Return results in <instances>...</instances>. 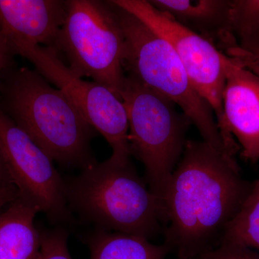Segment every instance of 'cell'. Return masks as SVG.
Here are the masks:
<instances>
[{
    "label": "cell",
    "instance_id": "cell-1",
    "mask_svg": "<svg viewBox=\"0 0 259 259\" xmlns=\"http://www.w3.org/2000/svg\"><path fill=\"white\" fill-rule=\"evenodd\" d=\"M252 185L235 156L187 141L163 197V243L178 259H198L215 248Z\"/></svg>",
    "mask_w": 259,
    "mask_h": 259
},
{
    "label": "cell",
    "instance_id": "cell-2",
    "mask_svg": "<svg viewBox=\"0 0 259 259\" xmlns=\"http://www.w3.org/2000/svg\"><path fill=\"white\" fill-rule=\"evenodd\" d=\"M0 108L61 166L81 171L97 163L91 148L95 130L37 71L13 66L3 74Z\"/></svg>",
    "mask_w": 259,
    "mask_h": 259
},
{
    "label": "cell",
    "instance_id": "cell-3",
    "mask_svg": "<svg viewBox=\"0 0 259 259\" xmlns=\"http://www.w3.org/2000/svg\"><path fill=\"white\" fill-rule=\"evenodd\" d=\"M68 206L74 218L94 229L150 240L164 228L159 199L129 158L110 156L64 179Z\"/></svg>",
    "mask_w": 259,
    "mask_h": 259
},
{
    "label": "cell",
    "instance_id": "cell-4",
    "mask_svg": "<svg viewBox=\"0 0 259 259\" xmlns=\"http://www.w3.org/2000/svg\"><path fill=\"white\" fill-rule=\"evenodd\" d=\"M111 3L125 36V71L178 105L204 142L235 156L225 144L212 107L194 88L171 46L139 19Z\"/></svg>",
    "mask_w": 259,
    "mask_h": 259
},
{
    "label": "cell",
    "instance_id": "cell-5",
    "mask_svg": "<svg viewBox=\"0 0 259 259\" xmlns=\"http://www.w3.org/2000/svg\"><path fill=\"white\" fill-rule=\"evenodd\" d=\"M129 124V144L144 164L150 190L163 206L167 186L183 153L190 119L176 104L131 74L120 93Z\"/></svg>",
    "mask_w": 259,
    "mask_h": 259
},
{
    "label": "cell",
    "instance_id": "cell-6",
    "mask_svg": "<svg viewBox=\"0 0 259 259\" xmlns=\"http://www.w3.org/2000/svg\"><path fill=\"white\" fill-rule=\"evenodd\" d=\"M66 5L54 51L64 54L75 74L92 78L120 98L126 79L125 42L113 5L110 1L69 0Z\"/></svg>",
    "mask_w": 259,
    "mask_h": 259
},
{
    "label": "cell",
    "instance_id": "cell-7",
    "mask_svg": "<svg viewBox=\"0 0 259 259\" xmlns=\"http://www.w3.org/2000/svg\"><path fill=\"white\" fill-rule=\"evenodd\" d=\"M12 49L15 55L28 59L44 79L66 95L85 120L106 139L112 156L130 158L128 119L120 97L106 87L75 74L53 49L28 44H17Z\"/></svg>",
    "mask_w": 259,
    "mask_h": 259
},
{
    "label": "cell",
    "instance_id": "cell-8",
    "mask_svg": "<svg viewBox=\"0 0 259 259\" xmlns=\"http://www.w3.org/2000/svg\"><path fill=\"white\" fill-rule=\"evenodd\" d=\"M0 151L20 198L56 226L77 223L54 161L0 108Z\"/></svg>",
    "mask_w": 259,
    "mask_h": 259
},
{
    "label": "cell",
    "instance_id": "cell-9",
    "mask_svg": "<svg viewBox=\"0 0 259 259\" xmlns=\"http://www.w3.org/2000/svg\"><path fill=\"white\" fill-rule=\"evenodd\" d=\"M166 40L177 53L191 81L212 107L223 139V95L226 85V54L207 39L155 8L146 0H112Z\"/></svg>",
    "mask_w": 259,
    "mask_h": 259
},
{
    "label": "cell",
    "instance_id": "cell-10",
    "mask_svg": "<svg viewBox=\"0 0 259 259\" xmlns=\"http://www.w3.org/2000/svg\"><path fill=\"white\" fill-rule=\"evenodd\" d=\"M226 81L223 95L224 139L233 153L252 163L259 161V76L228 55L225 59Z\"/></svg>",
    "mask_w": 259,
    "mask_h": 259
},
{
    "label": "cell",
    "instance_id": "cell-11",
    "mask_svg": "<svg viewBox=\"0 0 259 259\" xmlns=\"http://www.w3.org/2000/svg\"><path fill=\"white\" fill-rule=\"evenodd\" d=\"M66 10L59 0H0V32L11 48L28 44L54 50Z\"/></svg>",
    "mask_w": 259,
    "mask_h": 259
},
{
    "label": "cell",
    "instance_id": "cell-12",
    "mask_svg": "<svg viewBox=\"0 0 259 259\" xmlns=\"http://www.w3.org/2000/svg\"><path fill=\"white\" fill-rule=\"evenodd\" d=\"M155 8L226 49L238 44L231 28L230 0H151Z\"/></svg>",
    "mask_w": 259,
    "mask_h": 259
},
{
    "label": "cell",
    "instance_id": "cell-13",
    "mask_svg": "<svg viewBox=\"0 0 259 259\" xmlns=\"http://www.w3.org/2000/svg\"><path fill=\"white\" fill-rule=\"evenodd\" d=\"M37 213L20 197L0 212V259H37L41 248Z\"/></svg>",
    "mask_w": 259,
    "mask_h": 259
},
{
    "label": "cell",
    "instance_id": "cell-14",
    "mask_svg": "<svg viewBox=\"0 0 259 259\" xmlns=\"http://www.w3.org/2000/svg\"><path fill=\"white\" fill-rule=\"evenodd\" d=\"M90 259H165L170 252L164 243L156 245L144 237L94 229L83 235Z\"/></svg>",
    "mask_w": 259,
    "mask_h": 259
},
{
    "label": "cell",
    "instance_id": "cell-15",
    "mask_svg": "<svg viewBox=\"0 0 259 259\" xmlns=\"http://www.w3.org/2000/svg\"><path fill=\"white\" fill-rule=\"evenodd\" d=\"M222 243L259 250V177L252 185L239 211L227 227L221 239Z\"/></svg>",
    "mask_w": 259,
    "mask_h": 259
},
{
    "label": "cell",
    "instance_id": "cell-16",
    "mask_svg": "<svg viewBox=\"0 0 259 259\" xmlns=\"http://www.w3.org/2000/svg\"><path fill=\"white\" fill-rule=\"evenodd\" d=\"M231 28L236 40L259 32V0H233L230 13Z\"/></svg>",
    "mask_w": 259,
    "mask_h": 259
},
{
    "label": "cell",
    "instance_id": "cell-17",
    "mask_svg": "<svg viewBox=\"0 0 259 259\" xmlns=\"http://www.w3.org/2000/svg\"><path fill=\"white\" fill-rule=\"evenodd\" d=\"M67 228L56 226L54 229L40 230L41 248L37 259H72L68 246Z\"/></svg>",
    "mask_w": 259,
    "mask_h": 259
},
{
    "label": "cell",
    "instance_id": "cell-18",
    "mask_svg": "<svg viewBox=\"0 0 259 259\" xmlns=\"http://www.w3.org/2000/svg\"><path fill=\"white\" fill-rule=\"evenodd\" d=\"M198 259H259V252L243 245L222 243Z\"/></svg>",
    "mask_w": 259,
    "mask_h": 259
},
{
    "label": "cell",
    "instance_id": "cell-19",
    "mask_svg": "<svg viewBox=\"0 0 259 259\" xmlns=\"http://www.w3.org/2000/svg\"><path fill=\"white\" fill-rule=\"evenodd\" d=\"M226 55L235 59H245L259 64V47L248 45L240 47L237 45L227 49Z\"/></svg>",
    "mask_w": 259,
    "mask_h": 259
},
{
    "label": "cell",
    "instance_id": "cell-20",
    "mask_svg": "<svg viewBox=\"0 0 259 259\" xmlns=\"http://www.w3.org/2000/svg\"><path fill=\"white\" fill-rule=\"evenodd\" d=\"M14 55L6 37L0 32V79L8 69L13 67Z\"/></svg>",
    "mask_w": 259,
    "mask_h": 259
},
{
    "label": "cell",
    "instance_id": "cell-21",
    "mask_svg": "<svg viewBox=\"0 0 259 259\" xmlns=\"http://www.w3.org/2000/svg\"><path fill=\"white\" fill-rule=\"evenodd\" d=\"M19 197L20 196H19L18 191L15 186L1 187L0 188V212Z\"/></svg>",
    "mask_w": 259,
    "mask_h": 259
},
{
    "label": "cell",
    "instance_id": "cell-22",
    "mask_svg": "<svg viewBox=\"0 0 259 259\" xmlns=\"http://www.w3.org/2000/svg\"><path fill=\"white\" fill-rule=\"evenodd\" d=\"M15 186L13 185V181L10 176L9 172L7 168L6 164L0 151V188L1 187H10Z\"/></svg>",
    "mask_w": 259,
    "mask_h": 259
},
{
    "label": "cell",
    "instance_id": "cell-23",
    "mask_svg": "<svg viewBox=\"0 0 259 259\" xmlns=\"http://www.w3.org/2000/svg\"><path fill=\"white\" fill-rule=\"evenodd\" d=\"M240 64L244 67L247 68L250 70V71L254 72L255 74L259 76V64L257 63L253 62V61L249 60H245V59H235Z\"/></svg>",
    "mask_w": 259,
    "mask_h": 259
},
{
    "label": "cell",
    "instance_id": "cell-24",
    "mask_svg": "<svg viewBox=\"0 0 259 259\" xmlns=\"http://www.w3.org/2000/svg\"><path fill=\"white\" fill-rule=\"evenodd\" d=\"M238 45L240 46V47L248 45L257 46V47H259V32H256V33L251 35V36L240 40L239 42H238Z\"/></svg>",
    "mask_w": 259,
    "mask_h": 259
}]
</instances>
